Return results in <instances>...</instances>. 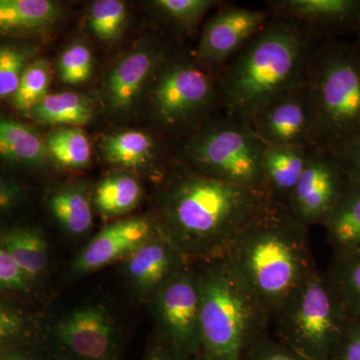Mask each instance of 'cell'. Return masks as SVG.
I'll list each match as a JSON object with an SVG mask.
<instances>
[{
    "instance_id": "cell-1",
    "label": "cell",
    "mask_w": 360,
    "mask_h": 360,
    "mask_svg": "<svg viewBox=\"0 0 360 360\" xmlns=\"http://www.w3.org/2000/svg\"><path fill=\"white\" fill-rule=\"evenodd\" d=\"M160 194L155 219L188 262L222 257L240 229L269 198L262 191L206 176L188 168Z\"/></svg>"
},
{
    "instance_id": "cell-2",
    "label": "cell",
    "mask_w": 360,
    "mask_h": 360,
    "mask_svg": "<svg viewBox=\"0 0 360 360\" xmlns=\"http://www.w3.org/2000/svg\"><path fill=\"white\" fill-rule=\"evenodd\" d=\"M321 40L302 23L272 13L264 30L217 75L222 115L248 123L277 97L307 84Z\"/></svg>"
},
{
    "instance_id": "cell-3",
    "label": "cell",
    "mask_w": 360,
    "mask_h": 360,
    "mask_svg": "<svg viewBox=\"0 0 360 360\" xmlns=\"http://www.w3.org/2000/svg\"><path fill=\"white\" fill-rule=\"evenodd\" d=\"M222 258L270 321L316 267L309 227L270 200L246 222Z\"/></svg>"
},
{
    "instance_id": "cell-4",
    "label": "cell",
    "mask_w": 360,
    "mask_h": 360,
    "mask_svg": "<svg viewBox=\"0 0 360 360\" xmlns=\"http://www.w3.org/2000/svg\"><path fill=\"white\" fill-rule=\"evenodd\" d=\"M200 274V340L193 360H245L271 333L270 316L222 257L195 262Z\"/></svg>"
},
{
    "instance_id": "cell-5",
    "label": "cell",
    "mask_w": 360,
    "mask_h": 360,
    "mask_svg": "<svg viewBox=\"0 0 360 360\" xmlns=\"http://www.w3.org/2000/svg\"><path fill=\"white\" fill-rule=\"evenodd\" d=\"M311 148L336 153L360 139V52L355 44L324 39L307 78Z\"/></svg>"
},
{
    "instance_id": "cell-6",
    "label": "cell",
    "mask_w": 360,
    "mask_h": 360,
    "mask_svg": "<svg viewBox=\"0 0 360 360\" xmlns=\"http://www.w3.org/2000/svg\"><path fill=\"white\" fill-rule=\"evenodd\" d=\"M349 316L326 272L315 267L271 317V335L309 360H331Z\"/></svg>"
},
{
    "instance_id": "cell-7",
    "label": "cell",
    "mask_w": 360,
    "mask_h": 360,
    "mask_svg": "<svg viewBox=\"0 0 360 360\" xmlns=\"http://www.w3.org/2000/svg\"><path fill=\"white\" fill-rule=\"evenodd\" d=\"M264 146L248 123L221 113L189 135L182 153L191 169L265 194L262 172Z\"/></svg>"
},
{
    "instance_id": "cell-8",
    "label": "cell",
    "mask_w": 360,
    "mask_h": 360,
    "mask_svg": "<svg viewBox=\"0 0 360 360\" xmlns=\"http://www.w3.org/2000/svg\"><path fill=\"white\" fill-rule=\"evenodd\" d=\"M150 103L165 129L193 127L196 131L220 108L217 75L198 63L167 58L155 75Z\"/></svg>"
},
{
    "instance_id": "cell-9",
    "label": "cell",
    "mask_w": 360,
    "mask_h": 360,
    "mask_svg": "<svg viewBox=\"0 0 360 360\" xmlns=\"http://www.w3.org/2000/svg\"><path fill=\"white\" fill-rule=\"evenodd\" d=\"M151 302L160 336L180 354L194 359L200 340V285L198 264L188 262Z\"/></svg>"
},
{
    "instance_id": "cell-10",
    "label": "cell",
    "mask_w": 360,
    "mask_h": 360,
    "mask_svg": "<svg viewBox=\"0 0 360 360\" xmlns=\"http://www.w3.org/2000/svg\"><path fill=\"white\" fill-rule=\"evenodd\" d=\"M120 333L103 307L85 305L59 319L49 354L56 360H118Z\"/></svg>"
},
{
    "instance_id": "cell-11",
    "label": "cell",
    "mask_w": 360,
    "mask_h": 360,
    "mask_svg": "<svg viewBox=\"0 0 360 360\" xmlns=\"http://www.w3.org/2000/svg\"><path fill=\"white\" fill-rule=\"evenodd\" d=\"M271 16L269 8H248L222 2L203 26L196 47V63L219 75L264 30Z\"/></svg>"
},
{
    "instance_id": "cell-12",
    "label": "cell",
    "mask_w": 360,
    "mask_h": 360,
    "mask_svg": "<svg viewBox=\"0 0 360 360\" xmlns=\"http://www.w3.org/2000/svg\"><path fill=\"white\" fill-rule=\"evenodd\" d=\"M347 184V175L335 155L309 148L307 165L286 208L307 227L322 225Z\"/></svg>"
},
{
    "instance_id": "cell-13",
    "label": "cell",
    "mask_w": 360,
    "mask_h": 360,
    "mask_svg": "<svg viewBox=\"0 0 360 360\" xmlns=\"http://www.w3.org/2000/svg\"><path fill=\"white\" fill-rule=\"evenodd\" d=\"M248 124L267 146L311 148L312 105L307 82L277 97Z\"/></svg>"
},
{
    "instance_id": "cell-14",
    "label": "cell",
    "mask_w": 360,
    "mask_h": 360,
    "mask_svg": "<svg viewBox=\"0 0 360 360\" xmlns=\"http://www.w3.org/2000/svg\"><path fill=\"white\" fill-rule=\"evenodd\" d=\"M160 234L155 219L148 217H132L108 225L78 255L73 271L89 274L101 269L120 258L129 257Z\"/></svg>"
},
{
    "instance_id": "cell-15",
    "label": "cell",
    "mask_w": 360,
    "mask_h": 360,
    "mask_svg": "<svg viewBox=\"0 0 360 360\" xmlns=\"http://www.w3.org/2000/svg\"><path fill=\"white\" fill-rule=\"evenodd\" d=\"M266 6L274 14L298 21L326 39L329 33L356 30L360 0H276Z\"/></svg>"
},
{
    "instance_id": "cell-16",
    "label": "cell",
    "mask_w": 360,
    "mask_h": 360,
    "mask_svg": "<svg viewBox=\"0 0 360 360\" xmlns=\"http://www.w3.org/2000/svg\"><path fill=\"white\" fill-rule=\"evenodd\" d=\"M187 262L188 260L160 234L129 255L125 270L137 292L153 300L168 279Z\"/></svg>"
},
{
    "instance_id": "cell-17",
    "label": "cell",
    "mask_w": 360,
    "mask_h": 360,
    "mask_svg": "<svg viewBox=\"0 0 360 360\" xmlns=\"http://www.w3.org/2000/svg\"><path fill=\"white\" fill-rule=\"evenodd\" d=\"M167 58L160 46L151 44L122 59L106 82L111 106L120 111L129 110Z\"/></svg>"
},
{
    "instance_id": "cell-18",
    "label": "cell",
    "mask_w": 360,
    "mask_h": 360,
    "mask_svg": "<svg viewBox=\"0 0 360 360\" xmlns=\"http://www.w3.org/2000/svg\"><path fill=\"white\" fill-rule=\"evenodd\" d=\"M309 149L304 146L265 144L262 172L264 193L270 201L286 207L307 165Z\"/></svg>"
},
{
    "instance_id": "cell-19",
    "label": "cell",
    "mask_w": 360,
    "mask_h": 360,
    "mask_svg": "<svg viewBox=\"0 0 360 360\" xmlns=\"http://www.w3.org/2000/svg\"><path fill=\"white\" fill-rule=\"evenodd\" d=\"M322 225L335 253L360 250V186L348 180L345 191Z\"/></svg>"
},
{
    "instance_id": "cell-20",
    "label": "cell",
    "mask_w": 360,
    "mask_h": 360,
    "mask_svg": "<svg viewBox=\"0 0 360 360\" xmlns=\"http://www.w3.org/2000/svg\"><path fill=\"white\" fill-rule=\"evenodd\" d=\"M60 14L51 0H0V33L44 32Z\"/></svg>"
},
{
    "instance_id": "cell-21",
    "label": "cell",
    "mask_w": 360,
    "mask_h": 360,
    "mask_svg": "<svg viewBox=\"0 0 360 360\" xmlns=\"http://www.w3.org/2000/svg\"><path fill=\"white\" fill-rule=\"evenodd\" d=\"M0 245L15 260L27 278H37L49 264V245L41 233L30 227H16L0 233Z\"/></svg>"
},
{
    "instance_id": "cell-22",
    "label": "cell",
    "mask_w": 360,
    "mask_h": 360,
    "mask_svg": "<svg viewBox=\"0 0 360 360\" xmlns=\"http://www.w3.org/2000/svg\"><path fill=\"white\" fill-rule=\"evenodd\" d=\"M47 156L46 143L37 130L0 116V158L11 162L39 165Z\"/></svg>"
},
{
    "instance_id": "cell-23",
    "label": "cell",
    "mask_w": 360,
    "mask_h": 360,
    "mask_svg": "<svg viewBox=\"0 0 360 360\" xmlns=\"http://www.w3.org/2000/svg\"><path fill=\"white\" fill-rule=\"evenodd\" d=\"M49 207L56 221L72 236H82L91 227V203L82 184L56 189L49 198Z\"/></svg>"
},
{
    "instance_id": "cell-24",
    "label": "cell",
    "mask_w": 360,
    "mask_h": 360,
    "mask_svg": "<svg viewBox=\"0 0 360 360\" xmlns=\"http://www.w3.org/2000/svg\"><path fill=\"white\" fill-rule=\"evenodd\" d=\"M28 115L42 124L82 127L91 122L94 110L85 97L65 91L49 94Z\"/></svg>"
},
{
    "instance_id": "cell-25",
    "label": "cell",
    "mask_w": 360,
    "mask_h": 360,
    "mask_svg": "<svg viewBox=\"0 0 360 360\" xmlns=\"http://www.w3.org/2000/svg\"><path fill=\"white\" fill-rule=\"evenodd\" d=\"M104 158L108 162L127 168L153 165L156 144L153 136L139 130H129L105 137L103 142Z\"/></svg>"
},
{
    "instance_id": "cell-26",
    "label": "cell",
    "mask_w": 360,
    "mask_h": 360,
    "mask_svg": "<svg viewBox=\"0 0 360 360\" xmlns=\"http://www.w3.org/2000/svg\"><path fill=\"white\" fill-rule=\"evenodd\" d=\"M326 274L348 316L360 319V250L335 253Z\"/></svg>"
},
{
    "instance_id": "cell-27",
    "label": "cell",
    "mask_w": 360,
    "mask_h": 360,
    "mask_svg": "<svg viewBox=\"0 0 360 360\" xmlns=\"http://www.w3.org/2000/svg\"><path fill=\"white\" fill-rule=\"evenodd\" d=\"M141 196L142 187L139 180L127 174H115L98 184L94 201L101 214L118 217L131 212Z\"/></svg>"
},
{
    "instance_id": "cell-28",
    "label": "cell",
    "mask_w": 360,
    "mask_h": 360,
    "mask_svg": "<svg viewBox=\"0 0 360 360\" xmlns=\"http://www.w3.org/2000/svg\"><path fill=\"white\" fill-rule=\"evenodd\" d=\"M49 155L63 167H86L91 158V146L86 135L77 127H60L46 137Z\"/></svg>"
},
{
    "instance_id": "cell-29",
    "label": "cell",
    "mask_w": 360,
    "mask_h": 360,
    "mask_svg": "<svg viewBox=\"0 0 360 360\" xmlns=\"http://www.w3.org/2000/svg\"><path fill=\"white\" fill-rule=\"evenodd\" d=\"M51 79V65L46 59L39 58L30 63L21 77L18 90L11 97L14 108L30 113L49 96Z\"/></svg>"
},
{
    "instance_id": "cell-30",
    "label": "cell",
    "mask_w": 360,
    "mask_h": 360,
    "mask_svg": "<svg viewBox=\"0 0 360 360\" xmlns=\"http://www.w3.org/2000/svg\"><path fill=\"white\" fill-rule=\"evenodd\" d=\"M127 23V7L120 0H97L89 11L92 32L103 41H115L122 37Z\"/></svg>"
},
{
    "instance_id": "cell-31",
    "label": "cell",
    "mask_w": 360,
    "mask_h": 360,
    "mask_svg": "<svg viewBox=\"0 0 360 360\" xmlns=\"http://www.w3.org/2000/svg\"><path fill=\"white\" fill-rule=\"evenodd\" d=\"M221 2L215 0H155L153 6L172 25L191 32L212 7L219 6Z\"/></svg>"
},
{
    "instance_id": "cell-32",
    "label": "cell",
    "mask_w": 360,
    "mask_h": 360,
    "mask_svg": "<svg viewBox=\"0 0 360 360\" xmlns=\"http://www.w3.org/2000/svg\"><path fill=\"white\" fill-rule=\"evenodd\" d=\"M35 53L32 47L23 45H0V98L15 94L21 77Z\"/></svg>"
},
{
    "instance_id": "cell-33",
    "label": "cell",
    "mask_w": 360,
    "mask_h": 360,
    "mask_svg": "<svg viewBox=\"0 0 360 360\" xmlns=\"http://www.w3.org/2000/svg\"><path fill=\"white\" fill-rule=\"evenodd\" d=\"M94 58L86 45L75 44L63 51L58 61L59 77L65 84L78 85L91 77Z\"/></svg>"
},
{
    "instance_id": "cell-34",
    "label": "cell",
    "mask_w": 360,
    "mask_h": 360,
    "mask_svg": "<svg viewBox=\"0 0 360 360\" xmlns=\"http://www.w3.org/2000/svg\"><path fill=\"white\" fill-rule=\"evenodd\" d=\"M30 328L22 314L0 304V355L15 348L28 347Z\"/></svg>"
},
{
    "instance_id": "cell-35",
    "label": "cell",
    "mask_w": 360,
    "mask_h": 360,
    "mask_svg": "<svg viewBox=\"0 0 360 360\" xmlns=\"http://www.w3.org/2000/svg\"><path fill=\"white\" fill-rule=\"evenodd\" d=\"M245 360H309L276 340L270 333L251 349Z\"/></svg>"
},
{
    "instance_id": "cell-36",
    "label": "cell",
    "mask_w": 360,
    "mask_h": 360,
    "mask_svg": "<svg viewBox=\"0 0 360 360\" xmlns=\"http://www.w3.org/2000/svg\"><path fill=\"white\" fill-rule=\"evenodd\" d=\"M30 279L23 274L13 257L0 245V288L7 290H25Z\"/></svg>"
},
{
    "instance_id": "cell-37",
    "label": "cell",
    "mask_w": 360,
    "mask_h": 360,
    "mask_svg": "<svg viewBox=\"0 0 360 360\" xmlns=\"http://www.w3.org/2000/svg\"><path fill=\"white\" fill-rule=\"evenodd\" d=\"M331 360H360V319L349 317Z\"/></svg>"
},
{
    "instance_id": "cell-38",
    "label": "cell",
    "mask_w": 360,
    "mask_h": 360,
    "mask_svg": "<svg viewBox=\"0 0 360 360\" xmlns=\"http://www.w3.org/2000/svg\"><path fill=\"white\" fill-rule=\"evenodd\" d=\"M333 155L340 163L347 179L360 186V139L342 150L333 153Z\"/></svg>"
},
{
    "instance_id": "cell-39",
    "label": "cell",
    "mask_w": 360,
    "mask_h": 360,
    "mask_svg": "<svg viewBox=\"0 0 360 360\" xmlns=\"http://www.w3.org/2000/svg\"><path fill=\"white\" fill-rule=\"evenodd\" d=\"M23 198L22 187L13 179L0 174V215L11 212Z\"/></svg>"
},
{
    "instance_id": "cell-40",
    "label": "cell",
    "mask_w": 360,
    "mask_h": 360,
    "mask_svg": "<svg viewBox=\"0 0 360 360\" xmlns=\"http://www.w3.org/2000/svg\"><path fill=\"white\" fill-rule=\"evenodd\" d=\"M143 360H193L180 354L160 335L149 347Z\"/></svg>"
},
{
    "instance_id": "cell-41",
    "label": "cell",
    "mask_w": 360,
    "mask_h": 360,
    "mask_svg": "<svg viewBox=\"0 0 360 360\" xmlns=\"http://www.w3.org/2000/svg\"><path fill=\"white\" fill-rule=\"evenodd\" d=\"M37 352L39 350L30 347H18L0 355V360H49L52 359L49 352L42 354Z\"/></svg>"
},
{
    "instance_id": "cell-42",
    "label": "cell",
    "mask_w": 360,
    "mask_h": 360,
    "mask_svg": "<svg viewBox=\"0 0 360 360\" xmlns=\"http://www.w3.org/2000/svg\"><path fill=\"white\" fill-rule=\"evenodd\" d=\"M356 32H357V40L356 42H355V45H356L357 49H359L360 52V20L359 25L356 26Z\"/></svg>"
}]
</instances>
